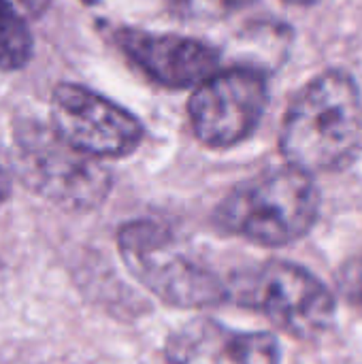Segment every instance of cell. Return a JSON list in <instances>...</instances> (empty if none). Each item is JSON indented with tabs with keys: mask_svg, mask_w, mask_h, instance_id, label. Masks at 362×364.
Masks as SVG:
<instances>
[{
	"mask_svg": "<svg viewBox=\"0 0 362 364\" xmlns=\"http://www.w3.org/2000/svg\"><path fill=\"white\" fill-rule=\"evenodd\" d=\"M164 356L169 364H280V346L271 333H243L196 318L171 333Z\"/></svg>",
	"mask_w": 362,
	"mask_h": 364,
	"instance_id": "9c48e42d",
	"label": "cell"
},
{
	"mask_svg": "<svg viewBox=\"0 0 362 364\" xmlns=\"http://www.w3.org/2000/svg\"><path fill=\"white\" fill-rule=\"evenodd\" d=\"M228 9H243V6H247V4H252L254 0H222Z\"/></svg>",
	"mask_w": 362,
	"mask_h": 364,
	"instance_id": "5bb4252c",
	"label": "cell"
},
{
	"mask_svg": "<svg viewBox=\"0 0 362 364\" xmlns=\"http://www.w3.org/2000/svg\"><path fill=\"white\" fill-rule=\"evenodd\" d=\"M318 211L320 192L312 175L288 164L239 183L218 207L215 222L250 243L282 247L303 239Z\"/></svg>",
	"mask_w": 362,
	"mask_h": 364,
	"instance_id": "7a4b0ae2",
	"label": "cell"
},
{
	"mask_svg": "<svg viewBox=\"0 0 362 364\" xmlns=\"http://www.w3.org/2000/svg\"><path fill=\"white\" fill-rule=\"evenodd\" d=\"M51 128L94 158L128 156L143 141V126L130 111L77 83L53 90Z\"/></svg>",
	"mask_w": 362,
	"mask_h": 364,
	"instance_id": "52a82bcc",
	"label": "cell"
},
{
	"mask_svg": "<svg viewBox=\"0 0 362 364\" xmlns=\"http://www.w3.org/2000/svg\"><path fill=\"white\" fill-rule=\"evenodd\" d=\"M288 164L305 173H333L362 154V94L341 70L314 77L292 98L280 134Z\"/></svg>",
	"mask_w": 362,
	"mask_h": 364,
	"instance_id": "6da1fadb",
	"label": "cell"
},
{
	"mask_svg": "<svg viewBox=\"0 0 362 364\" xmlns=\"http://www.w3.org/2000/svg\"><path fill=\"white\" fill-rule=\"evenodd\" d=\"M228 299L265 314L277 328L299 339L324 335L335 322V299L307 269L290 262H267L228 284Z\"/></svg>",
	"mask_w": 362,
	"mask_h": 364,
	"instance_id": "5b68a950",
	"label": "cell"
},
{
	"mask_svg": "<svg viewBox=\"0 0 362 364\" xmlns=\"http://www.w3.org/2000/svg\"><path fill=\"white\" fill-rule=\"evenodd\" d=\"M292 4H301V6H309V4H316L318 0H288Z\"/></svg>",
	"mask_w": 362,
	"mask_h": 364,
	"instance_id": "9a60e30c",
	"label": "cell"
},
{
	"mask_svg": "<svg viewBox=\"0 0 362 364\" xmlns=\"http://www.w3.org/2000/svg\"><path fill=\"white\" fill-rule=\"evenodd\" d=\"M6 198H9V179H6V175H4V171L0 166V207L4 205Z\"/></svg>",
	"mask_w": 362,
	"mask_h": 364,
	"instance_id": "4fadbf2b",
	"label": "cell"
},
{
	"mask_svg": "<svg viewBox=\"0 0 362 364\" xmlns=\"http://www.w3.org/2000/svg\"><path fill=\"white\" fill-rule=\"evenodd\" d=\"M337 286L341 290V294H346L350 301L362 303V254L356 258L348 260L337 277Z\"/></svg>",
	"mask_w": 362,
	"mask_h": 364,
	"instance_id": "8fae6325",
	"label": "cell"
},
{
	"mask_svg": "<svg viewBox=\"0 0 362 364\" xmlns=\"http://www.w3.org/2000/svg\"><path fill=\"white\" fill-rule=\"evenodd\" d=\"M269 105V85L254 68L215 70L198 83L188 102L196 139L213 149H226L247 139Z\"/></svg>",
	"mask_w": 362,
	"mask_h": 364,
	"instance_id": "8992f818",
	"label": "cell"
},
{
	"mask_svg": "<svg viewBox=\"0 0 362 364\" xmlns=\"http://www.w3.org/2000/svg\"><path fill=\"white\" fill-rule=\"evenodd\" d=\"M117 245L128 271L173 307L203 309L228 299V284L186 254L162 224L130 222L119 228Z\"/></svg>",
	"mask_w": 362,
	"mask_h": 364,
	"instance_id": "3957f363",
	"label": "cell"
},
{
	"mask_svg": "<svg viewBox=\"0 0 362 364\" xmlns=\"http://www.w3.org/2000/svg\"><path fill=\"white\" fill-rule=\"evenodd\" d=\"M32 55V36L26 28L23 15L0 0V68L17 70Z\"/></svg>",
	"mask_w": 362,
	"mask_h": 364,
	"instance_id": "30bf717a",
	"label": "cell"
},
{
	"mask_svg": "<svg viewBox=\"0 0 362 364\" xmlns=\"http://www.w3.org/2000/svg\"><path fill=\"white\" fill-rule=\"evenodd\" d=\"M11 6H15L23 17H38L47 11L51 0H6Z\"/></svg>",
	"mask_w": 362,
	"mask_h": 364,
	"instance_id": "7c38bea8",
	"label": "cell"
},
{
	"mask_svg": "<svg viewBox=\"0 0 362 364\" xmlns=\"http://www.w3.org/2000/svg\"><path fill=\"white\" fill-rule=\"evenodd\" d=\"M19 179L38 196L70 211H92L111 192V175L98 158L73 147L53 128L26 124L15 136Z\"/></svg>",
	"mask_w": 362,
	"mask_h": 364,
	"instance_id": "277c9868",
	"label": "cell"
},
{
	"mask_svg": "<svg viewBox=\"0 0 362 364\" xmlns=\"http://www.w3.org/2000/svg\"><path fill=\"white\" fill-rule=\"evenodd\" d=\"M115 38L122 51L164 87H196L218 70V51L196 38L128 28L119 30Z\"/></svg>",
	"mask_w": 362,
	"mask_h": 364,
	"instance_id": "ba28073f",
	"label": "cell"
}]
</instances>
